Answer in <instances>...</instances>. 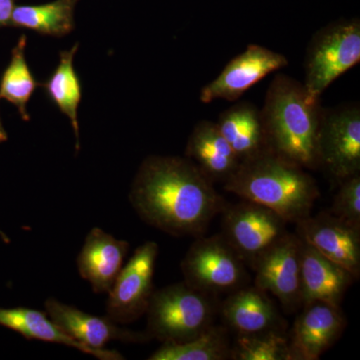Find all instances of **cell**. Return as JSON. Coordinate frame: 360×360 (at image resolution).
Listing matches in <instances>:
<instances>
[{
	"instance_id": "cell-28",
	"label": "cell",
	"mask_w": 360,
	"mask_h": 360,
	"mask_svg": "<svg viewBox=\"0 0 360 360\" xmlns=\"http://www.w3.org/2000/svg\"><path fill=\"white\" fill-rule=\"evenodd\" d=\"M7 141V134L6 129H4V125H2L1 120H0V142Z\"/></svg>"
},
{
	"instance_id": "cell-15",
	"label": "cell",
	"mask_w": 360,
	"mask_h": 360,
	"mask_svg": "<svg viewBox=\"0 0 360 360\" xmlns=\"http://www.w3.org/2000/svg\"><path fill=\"white\" fill-rule=\"evenodd\" d=\"M219 310L226 326L238 335L283 333L285 324L276 304L255 285L229 293Z\"/></svg>"
},
{
	"instance_id": "cell-9",
	"label": "cell",
	"mask_w": 360,
	"mask_h": 360,
	"mask_svg": "<svg viewBox=\"0 0 360 360\" xmlns=\"http://www.w3.org/2000/svg\"><path fill=\"white\" fill-rule=\"evenodd\" d=\"M158 245L146 241L139 246L122 267L106 302V314L117 324L136 321L146 314L153 293Z\"/></svg>"
},
{
	"instance_id": "cell-5",
	"label": "cell",
	"mask_w": 360,
	"mask_h": 360,
	"mask_svg": "<svg viewBox=\"0 0 360 360\" xmlns=\"http://www.w3.org/2000/svg\"><path fill=\"white\" fill-rule=\"evenodd\" d=\"M360 61V20H338L321 28L310 40L303 85L312 99Z\"/></svg>"
},
{
	"instance_id": "cell-29",
	"label": "cell",
	"mask_w": 360,
	"mask_h": 360,
	"mask_svg": "<svg viewBox=\"0 0 360 360\" xmlns=\"http://www.w3.org/2000/svg\"><path fill=\"white\" fill-rule=\"evenodd\" d=\"M0 236H1L2 239H4L6 243H8V238H6V234H4L1 231H0Z\"/></svg>"
},
{
	"instance_id": "cell-1",
	"label": "cell",
	"mask_w": 360,
	"mask_h": 360,
	"mask_svg": "<svg viewBox=\"0 0 360 360\" xmlns=\"http://www.w3.org/2000/svg\"><path fill=\"white\" fill-rule=\"evenodd\" d=\"M129 200L146 224L174 236H200L226 201L188 158L151 155L139 168Z\"/></svg>"
},
{
	"instance_id": "cell-24",
	"label": "cell",
	"mask_w": 360,
	"mask_h": 360,
	"mask_svg": "<svg viewBox=\"0 0 360 360\" xmlns=\"http://www.w3.org/2000/svg\"><path fill=\"white\" fill-rule=\"evenodd\" d=\"M27 37L21 35L18 44L11 51V59L0 80V99H6L13 103L23 120H30L27 105L40 84L33 77L27 60L25 58V49Z\"/></svg>"
},
{
	"instance_id": "cell-10",
	"label": "cell",
	"mask_w": 360,
	"mask_h": 360,
	"mask_svg": "<svg viewBox=\"0 0 360 360\" xmlns=\"http://www.w3.org/2000/svg\"><path fill=\"white\" fill-rule=\"evenodd\" d=\"M44 307L46 314L54 323L71 338L89 348L94 352V356L98 359H125L116 350L104 348L110 341L142 343L151 340L146 331L120 328L108 315L101 317L89 314L56 298H49L44 303Z\"/></svg>"
},
{
	"instance_id": "cell-18",
	"label": "cell",
	"mask_w": 360,
	"mask_h": 360,
	"mask_svg": "<svg viewBox=\"0 0 360 360\" xmlns=\"http://www.w3.org/2000/svg\"><path fill=\"white\" fill-rule=\"evenodd\" d=\"M186 156L213 184H224L241 162L217 123L210 120H201L194 127L187 141Z\"/></svg>"
},
{
	"instance_id": "cell-23",
	"label": "cell",
	"mask_w": 360,
	"mask_h": 360,
	"mask_svg": "<svg viewBox=\"0 0 360 360\" xmlns=\"http://www.w3.org/2000/svg\"><path fill=\"white\" fill-rule=\"evenodd\" d=\"M229 330L213 324L207 330L184 342H163L149 360H225L231 359Z\"/></svg>"
},
{
	"instance_id": "cell-3",
	"label": "cell",
	"mask_w": 360,
	"mask_h": 360,
	"mask_svg": "<svg viewBox=\"0 0 360 360\" xmlns=\"http://www.w3.org/2000/svg\"><path fill=\"white\" fill-rule=\"evenodd\" d=\"M224 188L295 224L309 217L319 198V186L304 168L270 150L241 161Z\"/></svg>"
},
{
	"instance_id": "cell-17",
	"label": "cell",
	"mask_w": 360,
	"mask_h": 360,
	"mask_svg": "<svg viewBox=\"0 0 360 360\" xmlns=\"http://www.w3.org/2000/svg\"><path fill=\"white\" fill-rule=\"evenodd\" d=\"M300 277L302 304L319 300L340 307L348 288L355 281L349 271L323 257L303 239Z\"/></svg>"
},
{
	"instance_id": "cell-14",
	"label": "cell",
	"mask_w": 360,
	"mask_h": 360,
	"mask_svg": "<svg viewBox=\"0 0 360 360\" xmlns=\"http://www.w3.org/2000/svg\"><path fill=\"white\" fill-rule=\"evenodd\" d=\"M291 333L292 360H316L340 338L347 326L340 307L314 300L302 304Z\"/></svg>"
},
{
	"instance_id": "cell-2",
	"label": "cell",
	"mask_w": 360,
	"mask_h": 360,
	"mask_svg": "<svg viewBox=\"0 0 360 360\" xmlns=\"http://www.w3.org/2000/svg\"><path fill=\"white\" fill-rule=\"evenodd\" d=\"M321 99H312L295 78L277 75L260 110L267 148L304 169L319 167Z\"/></svg>"
},
{
	"instance_id": "cell-25",
	"label": "cell",
	"mask_w": 360,
	"mask_h": 360,
	"mask_svg": "<svg viewBox=\"0 0 360 360\" xmlns=\"http://www.w3.org/2000/svg\"><path fill=\"white\" fill-rule=\"evenodd\" d=\"M231 359L292 360L290 342L283 333L238 335L231 345Z\"/></svg>"
},
{
	"instance_id": "cell-11",
	"label": "cell",
	"mask_w": 360,
	"mask_h": 360,
	"mask_svg": "<svg viewBox=\"0 0 360 360\" xmlns=\"http://www.w3.org/2000/svg\"><path fill=\"white\" fill-rule=\"evenodd\" d=\"M300 257L302 239L288 232L251 266L255 272V285L276 296L288 312L302 307Z\"/></svg>"
},
{
	"instance_id": "cell-16",
	"label": "cell",
	"mask_w": 360,
	"mask_h": 360,
	"mask_svg": "<svg viewBox=\"0 0 360 360\" xmlns=\"http://www.w3.org/2000/svg\"><path fill=\"white\" fill-rule=\"evenodd\" d=\"M129 248L127 241L117 239L98 227L89 231L78 255L77 269L94 292H110L122 271Z\"/></svg>"
},
{
	"instance_id": "cell-12",
	"label": "cell",
	"mask_w": 360,
	"mask_h": 360,
	"mask_svg": "<svg viewBox=\"0 0 360 360\" xmlns=\"http://www.w3.org/2000/svg\"><path fill=\"white\" fill-rule=\"evenodd\" d=\"M285 56L258 44H250L245 51L231 59L219 77L202 87V103L224 99L236 101L253 85L274 71L288 66Z\"/></svg>"
},
{
	"instance_id": "cell-4",
	"label": "cell",
	"mask_w": 360,
	"mask_h": 360,
	"mask_svg": "<svg viewBox=\"0 0 360 360\" xmlns=\"http://www.w3.org/2000/svg\"><path fill=\"white\" fill-rule=\"evenodd\" d=\"M215 295L191 288L184 281L153 291L148 310L146 333L161 342H184L213 326Z\"/></svg>"
},
{
	"instance_id": "cell-21",
	"label": "cell",
	"mask_w": 360,
	"mask_h": 360,
	"mask_svg": "<svg viewBox=\"0 0 360 360\" xmlns=\"http://www.w3.org/2000/svg\"><path fill=\"white\" fill-rule=\"evenodd\" d=\"M78 0H53L37 6H16L11 26L26 28L39 34L63 37L75 28Z\"/></svg>"
},
{
	"instance_id": "cell-19",
	"label": "cell",
	"mask_w": 360,
	"mask_h": 360,
	"mask_svg": "<svg viewBox=\"0 0 360 360\" xmlns=\"http://www.w3.org/2000/svg\"><path fill=\"white\" fill-rule=\"evenodd\" d=\"M215 123L240 161L269 150L260 110L255 104L248 101L234 104L220 113Z\"/></svg>"
},
{
	"instance_id": "cell-20",
	"label": "cell",
	"mask_w": 360,
	"mask_h": 360,
	"mask_svg": "<svg viewBox=\"0 0 360 360\" xmlns=\"http://www.w3.org/2000/svg\"><path fill=\"white\" fill-rule=\"evenodd\" d=\"M78 46L79 44L73 45L70 51H61L58 65L49 79L39 85L44 87L47 96L58 106L59 110L70 118L77 139V150H79L80 148L77 110L82 98V82L73 65Z\"/></svg>"
},
{
	"instance_id": "cell-6",
	"label": "cell",
	"mask_w": 360,
	"mask_h": 360,
	"mask_svg": "<svg viewBox=\"0 0 360 360\" xmlns=\"http://www.w3.org/2000/svg\"><path fill=\"white\" fill-rule=\"evenodd\" d=\"M245 262L220 234L200 236L187 250L180 264L184 281L191 288L217 295L248 285Z\"/></svg>"
},
{
	"instance_id": "cell-8",
	"label": "cell",
	"mask_w": 360,
	"mask_h": 360,
	"mask_svg": "<svg viewBox=\"0 0 360 360\" xmlns=\"http://www.w3.org/2000/svg\"><path fill=\"white\" fill-rule=\"evenodd\" d=\"M319 167L338 180L360 174V108L347 104L323 110L319 135Z\"/></svg>"
},
{
	"instance_id": "cell-7",
	"label": "cell",
	"mask_w": 360,
	"mask_h": 360,
	"mask_svg": "<svg viewBox=\"0 0 360 360\" xmlns=\"http://www.w3.org/2000/svg\"><path fill=\"white\" fill-rule=\"evenodd\" d=\"M221 213V236L250 267L288 233V221L252 201L226 205Z\"/></svg>"
},
{
	"instance_id": "cell-27",
	"label": "cell",
	"mask_w": 360,
	"mask_h": 360,
	"mask_svg": "<svg viewBox=\"0 0 360 360\" xmlns=\"http://www.w3.org/2000/svg\"><path fill=\"white\" fill-rule=\"evenodd\" d=\"M15 0H0V28L11 25Z\"/></svg>"
},
{
	"instance_id": "cell-26",
	"label": "cell",
	"mask_w": 360,
	"mask_h": 360,
	"mask_svg": "<svg viewBox=\"0 0 360 360\" xmlns=\"http://www.w3.org/2000/svg\"><path fill=\"white\" fill-rule=\"evenodd\" d=\"M329 213L360 231V174L340 182Z\"/></svg>"
},
{
	"instance_id": "cell-22",
	"label": "cell",
	"mask_w": 360,
	"mask_h": 360,
	"mask_svg": "<svg viewBox=\"0 0 360 360\" xmlns=\"http://www.w3.org/2000/svg\"><path fill=\"white\" fill-rule=\"evenodd\" d=\"M0 326L20 333L27 340L47 341L68 345L94 355V352L68 335L58 324L51 321V317L39 310L14 307V309H0Z\"/></svg>"
},
{
	"instance_id": "cell-13",
	"label": "cell",
	"mask_w": 360,
	"mask_h": 360,
	"mask_svg": "<svg viewBox=\"0 0 360 360\" xmlns=\"http://www.w3.org/2000/svg\"><path fill=\"white\" fill-rule=\"evenodd\" d=\"M296 234L323 257L360 276V231L329 212L309 215L296 224Z\"/></svg>"
}]
</instances>
